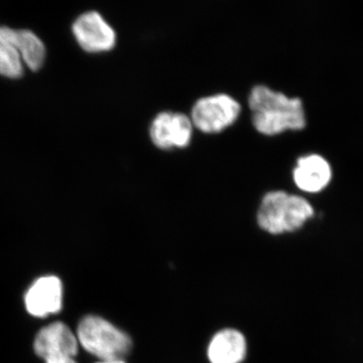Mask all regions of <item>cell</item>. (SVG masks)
<instances>
[{"label":"cell","mask_w":363,"mask_h":363,"mask_svg":"<svg viewBox=\"0 0 363 363\" xmlns=\"http://www.w3.org/2000/svg\"><path fill=\"white\" fill-rule=\"evenodd\" d=\"M78 342L90 354L105 360H123L131 347L130 338L111 322L98 316L83 318L77 330Z\"/></svg>","instance_id":"obj_3"},{"label":"cell","mask_w":363,"mask_h":363,"mask_svg":"<svg viewBox=\"0 0 363 363\" xmlns=\"http://www.w3.org/2000/svg\"><path fill=\"white\" fill-rule=\"evenodd\" d=\"M241 106L230 95L215 94L200 98L193 105V126L207 135L219 133L233 125L240 116Z\"/></svg>","instance_id":"obj_4"},{"label":"cell","mask_w":363,"mask_h":363,"mask_svg":"<svg viewBox=\"0 0 363 363\" xmlns=\"http://www.w3.org/2000/svg\"><path fill=\"white\" fill-rule=\"evenodd\" d=\"M190 117L181 112L164 111L157 114L150 128V138L160 150L184 149L193 138Z\"/></svg>","instance_id":"obj_7"},{"label":"cell","mask_w":363,"mask_h":363,"mask_svg":"<svg viewBox=\"0 0 363 363\" xmlns=\"http://www.w3.org/2000/svg\"><path fill=\"white\" fill-rule=\"evenodd\" d=\"M293 180L303 192L310 194L322 192L332 180L330 164L320 155L301 157L294 168Z\"/></svg>","instance_id":"obj_9"},{"label":"cell","mask_w":363,"mask_h":363,"mask_svg":"<svg viewBox=\"0 0 363 363\" xmlns=\"http://www.w3.org/2000/svg\"><path fill=\"white\" fill-rule=\"evenodd\" d=\"M16 45L23 65L30 70L39 71L44 65L47 50L37 33L30 30H16Z\"/></svg>","instance_id":"obj_12"},{"label":"cell","mask_w":363,"mask_h":363,"mask_svg":"<svg viewBox=\"0 0 363 363\" xmlns=\"http://www.w3.org/2000/svg\"><path fill=\"white\" fill-rule=\"evenodd\" d=\"M98 363H125L123 362V360L118 359V360H105V362H100Z\"/></svg>","instance_id":"obj_13"},{"label":"cell","mask_w":363,"mask_h":363,"mask_svg":"<svg viewBox=\"0 0 363 363\" xmlns=\"http://www.w3.org/2000/svg\"><path fill=\"white\" fill-rule=\"evenodd\" d=\"M26 308L33 317L45 318L56 314L63 304V286L59 278L45 276L30 286L25 297Z\"/></svg>","instance_id":"obj_8"},{"label":"cell","mask_w":363,"mask_h":363,"mask_svg":"<svg viewBox=\"0 0 363 363\" xmlns=\"http://www.w3.org/2000/svg\"><path fill=\"white\" fill-rule=\"evenodd\" d=\"M252 124L264 135H277L305 128L306 113L300 98H291L264 85L252 88L248 97Z\"/></svg>","instance_id":"obj_1"},{"label":"cell","mask_w":363,"mask_h":363,"mask_svg":"<svg viewBox=\"0 0 363 363\" xmlns=\"http://www.w3.org/2000/svg\"><path fill=\"white\" fill-rule=\"evenodd\" d=\"M314 214V208L302 196L272 191L262 198L257 223L271 234L293 233L302 228Z\"/></svg>","instance_id":"obj_2"},{"label":"cell","mask_w":363,"mask_h":363,"mask_svg":"<svg viewBox=\"0 0 363 363\" xmlns=\"http://www.w3.org/2000/svg\"><path fill=\"white\" fill-rule=\"evenodd\" d=\"M247 353V342L240 332L226 329L217 333L208 347L211 363H240Z\"/></svg>","instance_id":"obj_10"},{"label":"cell","mask_w":363,"mask_h":363,"mask_svg":"<svg viewBox=\"0 0 363 363\" xmlns=\"http://www.w3.org/2000/svg\"><path fill=\"white\" fill-rule=\"evenodd\" d=\"M25 65L16 45V30L0 26V75L18 79L23 75Z\"/></svg>","instance_id":"obj_11"},{"label":"cell","mask_w":363,"mask_h":363,"mask_svg":"<svg viewBox=\"0 0 363 363\" xmlns=\"http://www.w3.org/2000/svg\"><path fill=\"white\" fill-rule=\"evenodd\" d=\"M72 33L83 51L99 54L111 51L116 45V33L96 11L81 13L72 25Z\"/></svg>","instance_id":"obj_5"},{"label":"cell","mask_w":363,"mask_h":363,"mask_svg":"<svg viewBox=\"0 0 363 363\" xmlns=\"http://www.w3.org/2000/svg\"><path fill=\"white\" fill-rule=\"evenodd\" d=\"M78 344L77 336L66 324L55 322L38 333L33 347L45 363H77L74 357Z\"/></svg>","instance_id":"obj_6"}]
</instances>
